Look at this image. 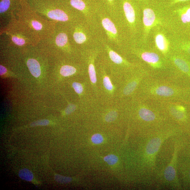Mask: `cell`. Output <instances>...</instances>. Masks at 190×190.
Returning <instances> with one entry per match:
<instances>
[{"instance_id":"obj_1","label":"cell","mask_w":190,"mask_h":190,"mask_svg":"<svg viewBox=\"0 0 190 190\" xmlns=\"http://www.w3.org/2000/svg\"><path fill=\"white\" fill-rule=\"evenodd\" d=\"M98 19L103 40L116 51L128 58L131 44L121 23L113 19L102 6Z\"/></svg>"},{"instance_id":"obj_2","label":"cell","mask_w":190,"mask_h":190,"mask_svg":"<svg viewBox=\"0 0 190 190\" xmlns=\"http://www.w3.org/2000/svg\"><path fill=\"white\" fill-rule=\"evenodd\" d=\"M33 9L47 20L69 25L83 19L81 14L66 2L60 0H31Z\"/></svg>"},{"instance_id":"obj_3","label":"cell","mask_w":190,"mask_h":190,"mask_svg":"<svg viewBox=\"0 0 190 190\" xmlns=\"http://www.w3.org/2000/svg\"><path fill=\"white\" fill-rule=\"evenodd\" d=\"M99 57L118 85L124 76L141 66L139 62L131 61L116 51L103 39L101 44Z\"/></svg>"},{"instance_id":"obj_4","label":"cell","mask_w":190,"mask_h":190,"mask_svg":"<svg viewBox=\"0 0 190 190\" xmlns=\"http://www.w3.org/2000/svg\"><path fill=\"white\" fill-rule=\"evenodd\" d=\"M44 53H61L66 57H79V52L71 42L69 26L57 23L52 33L37 45Z\"/></svg>"},{"instance_id":"obj_5","label":"cell","mask_w":190,"mask_h":190,"mask_svg":"<svg viewBox=\"0 0 190 190\" xmlns=\"http://www.w3.org/2000/svg\"><path fill=\"white\" fill-rule=\"evenodd\" d=\"M21 3L15 16L19 21L40 42L54 31L56 23L47 19L38 14L29 4Z\"/></svg>"},{"instance_id":"obj_6","label":"cell","mask_w":190,"mask_h":190,"mask_svg":"<svg viewBox=\"0 0 190 190\" xmlns=\"http://www.w3.org/2000/svg\"><path fill=\"white\" fill-rule=\"evenodd\" d=\"M68 26L71 42L78 52L101 44L103 39L102 32L89 25L84 19Z\"/></svg>"},{"instance_id":"obj_7","label":"cell","mask_w":190,"mask_h":190,"mask_svg":"<svg viewBox=\"0 0 190 190\" xmlns=\"http://www.w3.org/2000/svg\"><path fill=\"white\" fill-rule=\"evenodd\" d=\"M119 20L131 45L138 42L142 32V12L130 0H119Z\"/></svg>"},{"instance_id":"obj_8","label":"cell","mask_w":190,"mask_h":190,"mask_svg":"<svg viewBox=\"0 0 190 190\" xmlns=\"http://www.w3.org/2000/svg\"><path fill=\"white\" fill-rule=\"evenodd\" d=\"M96 67L98 102L110 104L118 101L119 85L113 79L99 56Z\"/></svg>"},{"instance_id":"obj_9","label":"cell","mask_w":190,"mask_h":190,"mask_svg":"<svg viewBox=\"0 0 190 190\" xmlns=\"http://www.w3.org/2000/svg\"><path fill=\"white\" fill-rule=\"evenodd\" d=\"M1 34L6 35L9 46L20 48L29 46H37L40 41L13 15L8 24L1 30Z\"/></svg>"},{"instance_id":"obj_10","label":"cell","mask_w":190,"mask_h":190,"mask_svg":"<svg viewBox=\"0 0 190 190\" xmlns=\"http://www.w3.org/2000/svg\"><path fill=\"white\" fill-rule=\"evenodd\" d=\"M142 12V32L138 42L148 43L151 31L156 26H162L170 29L169 14L156 12L149 8L143 9Z\"/></svg>"},{"instance_id":"obj_11","label":"cell","mask_w":190,"mask_h":190,"mask_svg":"<svg viewBox=\"0 0 190 190\" xmlns=\"http://www.w3.org/2000/svg\"><path fill=\"white\" fill-rule=\"evenodd\" d=\"M137 42L131 45L128 56L137 58L153 68H160L166 64L165 59L154 48L148 46L147 44Z\"/></svg>"},{"instance_id":"obj_12","label":"cell","mask_w":190,"mask_h":190,"mask_svg":"<svg viewBox=\"0 0 190 190\" xmlns=\"http://www.w3.org/2000/svg\"><path fill=\"white\" fill-rule=\"evenodd\" d=\"M66 2L81 14L89 25L102 32L98 19V13L101 7L98 0H68Z\"/></svg>"},{"instance_id":"obj_13","label":"cell","mask_w":190,"mask_h":190,"mask_svg":"<svg viewBox=\"0 0 190 190\" xmlns=\"http://www.w3.org/2000/svg\"><path fill=\"white\" fill-rule=\"evenodd\" d=\"M100 52L101 45L82 50L79 52V57L84 65L89 81L98 100V88L96 63Z\"/></svg>"},{"instance_id":"obj_14","label":"cell","mask_w":190,"mask_h":190,"mask_svg":"<svg viewBox=\"0 0 190 190\" xmlns=\"http://www.w3.org/2000/svg\"><path fill=\"white\" fill-rule=\"evenodd\" d=\"M154 48L163 57H169L174 50V34L167 27L157 26L151 31Z\"/></svg>"},{"instance_id":"obj_15","label":"cell","mask_w":190,"mask_h":190,"mask_svg":"<svg viewBox=\"0 0 190 190\" xmlns=\"http://www.w3.org/2000/svg\"><path fill=\"white\" fill-rule=\"evenodd\" d=\"M141 66L127 74L119 85L118 100L125 102L131 99L141 84Z\"/></svg>"},{"instance_id":"obj_16","label":"cell","mask_w":190,"mask_h":190,"mask_svg":"<svg viewBox=\"0 0 190 190\" xmlns=\"http://www.w3.org/2000/svg\"><path fill=\"white\" fill-rule=\"evenodd\" d=\"M26 64L32 75L36 78L40 75L41 64L37 59L33 57H28L26 59Z\"/></svg>"},{"instance_id":"obj_17","label":"cell","mask_w":190,"mask_h":190,"mask_svg":"<svg viewBox=\"0 0 190 190\" xmlns=\"http://www.w3.org/2000/svg\"><path fill=\"white\" fill-rule=\"evenodd\" d=\"M153 92L157 96L164 98L171 97L175 94L174 88L165 85L159 86Z\"/></svg>"},{"instance_id":"obj_18","label":"cell","mask_w":190,"mask_h":190,"mask_svg":"<svg viewBox=\"0 0 190 190\" xmlns=\"http://www.w3.org/2000/svg\"><path fill=\"white\" fill-rule=\"evenodd\" d=\"M138 114L141 119L145 121H153L156 118L155 114L152 111L145 108H139Z\"/></svg>"},{"instance_id":"obj_19","label":"cell","mask_w":190,"mask_h":190,"mask_svg":"<svg viewBox=\"0 0 190 190\" xmlns=\"http://www.w3.org/2000/svg\"><path fill=\"white\" fill-rule=\"evenodd\" d=\"M161 143V139L158 138L153 139L147 145L146 152L151 155L156 153L159 150Z\"/></svg>"},{"instance_id":"obj_20","label":"cell","mask_w":190,"mask_h":190,"mask_svg":"<svg viewBox=\"0 0 190 190\" xmlns=\"http://www.w3.org/2000/svg\"><path fill=\"white\" fill-rule=\"evenodd\" d=\"M169 57L172 58L173 63L182 72L186 73L189 72L190 68L189 65L183 59L177 57L171 54Z\"/></svg>"},{"instance_id":"obj_21","label":"cell","mask_w":190,"mask_h":190,"mask_svg":"<svg viewBox=\"0 0 190 190\" xmlns=\"http://www.w3.org/2000/svg\"><path fill=\"white\" fill-rule=\"evenodd\" d=\"M19 176L20 179L28 182H31L34 179L33 173L27 169H23L20 170L19 171Z\"/></svg>"},{"instance_id":"obj_22","label":"cell","mask_w":190,"mask_h":190,"mask_svg":"<svg viewBox=\"0 0 190 190\" xmlns=\"http://www.w3.org/2000/svg\"><path fill=\"white\" fill-rule=\"evenodd\" d=\"M176 176V172L174 168L171 166H169L166 169L165 176L166 180L171 181L174 179Z\"/></svg>"},{"instance_id":"obj_23","label":"cell","mask_w":190,"mask_h":190,"mask_svg":"<svg viewBox=\"0 0 190 190\" xmlns=\"http://www.w3.org/2000/svg\"><path fill=\"white\" fill-rule=\"evenodd\" d=\"M55 179L58 182L61 183H69L72 180L71 177L62 176L58 174L55 175Z\"/></svg>"},{"instance_id":"obj_24","label":"cell","mask_w":190,"mask_h":190,"mask_svg":"<svg viewBox=\"0 0 190 190\" xmlns=\"http://www.w3.org/2000/svg\"><path fill=\"white\" fill-rule=\"evenodd\" d=\"M104 160L110 165H114L116 163L118 160V157L114 155H109L105 157Z\"/></svg>"},{"instance_id":"obj_25","label":"cell","mask_w":190,"mask_h":190,"mask_svg":"<svg viewBox=\"0 0 190 190\" xmlns=\"http://www.w3.org/2000/svg\"><path fill=\"white\" fill-rule=\"evenodd\" d=\"M91 141L95 144H100L103 142V138L101 135L96 133L92 136Z\"/></svg>"},{"instance_id":"obj_26","label":"cell","mask_w":190,"mask_h":190,"mask_svg":"<svg viewBox=\"0 0 190 190\" xmlns=\"http://www.w3.org/2000/svg\"><path fill=\"white\" fill-rule=\"evenodd\" d=\"M77 108L76 106L73 103H70L67 107L65 110V114L66 115H69L75 112Z\"/></svg>"},{"instance_id":"obj_27","label":"cell","mask_w":190,"mask_h":190,"mask_svg":"<svg viewBox=\"0 0 190 190\" xmlns=\"http://www.w3.org/2000/svg\"><path fill=\"white\" fill-rule=\"evenodd\" d=\"M49 123V121L46 120H39L35 121L31 124V126H46L48 125Z\"/></svg>"},{"instance_id":"obj_28","label":"cell","mask_w":190,"mask_h":190,"mask_svg":"<svg viewBox=\"0 0 190 190\" xmlns=\"http://www.w3.org/2000/svg\"><path fill=\"white\" fill-rule=\"evenodd\" d=\"M7 69L4 66L1 64L0 65V75H4L7 73Z\"/></svg>"},{"instance_id":"obj_29","label":"cell","mask_w":190,"mask_h":190,"mask_svg":"<svg viewBox=\"0 0 190 190\" xmlns=\"http://www.w3.org/2000/svg\"><path fill=\"white\" fill-rule=\"evenodd\" d=\"M187 51L188 53L190 54V46L188 48Z\"/></svg>"},{"instance_id":"obj_30","label":"cell","mask_w":190,"mask_h":190,"mask_svg":"<svg viewBox=\"0 0 190 190\" xmlns=\"http://www.w3.org/2000/svg\"><path fill=\"white\" fill-rule=\"evenodd\" d=\"M178 1H187V0H178Z\"/></svg>"},{"instance_id":"obj_31","label":"cell","mask_w":190,"mask_h":190,"mask_svg":"<svg viewBox=\"0 0 190 190\" xmlns=\"http://www.w3.org/2000/svg\"><path fill=\"white\" fill-rule=\"evenodd\" d=\"M189 176H190V173H189Z\"/></svg>"}]
</instances>
